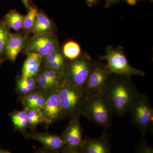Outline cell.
Listing matches in <instances>:
<instances>
[{
  "instance_id": "1",
  "label": "cell",
  "mask_w": 153,
  "mask_h": 153,
  "mask_svg": "<svg viewBox=\"0 0 153 153\" xmlns=\"http://www.w3.org/2000/svg\"><path fill=\"white\" fill-rule=\"evenodd\" d=\"M139 94L130 77L114 74L102 92L114 114L119 117L129 111L133 102Z\"/></svg>"
},
{
  "instance_id": "2",
  "label": "cell",
  "mask_w": 153,
  "mask_h": 153,
  "mask_svg": "<svg viewBox=\"0 0 153 153\" xmlns=\"http://www.w3.org/2000/svg\"><path fill=\"white\" fill-rule=\"evenodd\" d=\"M82 115L106 131L111 126L114 114L103 94L97 93L87 94Z\"/></svg>"
},
{
  "instance_id": "3",
  "label": "cell",
  "mask_w": 153,
  "mask_h": 153,
  "mask_svg": "<svg viewBox=\"0 0 153 153\" xmlns=\"http://www.w3.org/2000/svg\"><path fill=\"white\" fill-rule=\"evenodd\" d=\"M58 95L65 117L69 118L82 115L87 94L83 89L64 79L57 88Z\"/></svg>"
},
{
  "instance_id": "4",
  "label": "cell",
  "mask_w": 153,
  "mask_h": 153,
  "mask_svg": "<svg viewBox=\"0 0 153 153\" xmlns=\"http://www.w3.org/2000/svg\"><path fill=\"white\" fill-rule=\"evenodd\" d=\"M101 59L106 61L107 68L112 74L131 77L133 76H144L143 71L132 67L126 57L123 49L121 47H107L105 55Z\"/></svg>"
},
{
  "instance_id": "5",
  "label": "cell",
  "mask_w": 153,
  "mask_h": 153,
  "mask_svg": "<svg viewBox=\"0 0 153 153\" xmlns=\"http://www.w3.org/2000/svg\"><path fill=\"white\" fill-rule=\"evenodd\" d=\"M93 63L88 53H82L75 60L66 63L63 71L64 78L76 87L83 89Z\"/></svg>"
},
{
  "instance_id": "6",
  "label": "cell",
  "mask_w": 153,
  "mask_h": 153,
  "mask_svg": "<svg viewBox=\"0 0 153 153\" xmlns=\"http://www.w3.org/2000/svg\"><path fill=\"white\" fill-rule=\"evenodd\" d=\"M129 111L132 123L144 137L153 125V108L147 97L140 93L133 102Z\"/></svg>"
},
{
  "instance_id": "7",
  "label": "cell",
  "mask_w": 153,
  "mask_h": 153,
  "mask_svg": "<svg viewBox=\"0 0 153 153\" xmlns=\"http://www.w3.org/2000/svg\"><path fill=\"white\" fill-rule=\"evenodd\" d=\"M112 75L105 64L94 62L82 89L87 94H102Z\"/></svg>"
},
{
  "instance_id": "8",
  "label": "cell",
  "mask_w": 153,
  "mask_h": 153,
  "mask_svg": "<svg viewBox=\"0 0 153 153\" xmlns=\"http://www.w3.org/2000/svg\"><path fill=\"white\" fill-rule=\"evenodd\" d=\"M59 47L57 37L52 32L36 35L29 41L27 47L28 53H36L43 57Z\"/></svg>"
},
{
  "instance_id": "9",
  "label": "cell",
  "mask_w": 153,
  "mask_h": 153,
  "mask_svg": "<svg viewBox=\"0 0 153 153\" xmlns=\"http://www.w3.org/2000/svg\"><path fill=\"white\" fill-rule=\"evenodd\" d=\"M41 111L45 119V124L47 126L66 117L61 107L57 89L47 93L44 106Z\"/></svg>"
},
{
  "instance_id": "10",
  "label": "cell",
  "mask_w": 153,
  "mask_h": 153,
  "mask_svg": "<svg viewBox=\"0 0 153 153\" xmlns=\"http://www.w3.org/2000/svg\"><path fill=\"white\" fill-rule=\"evenodd\" d=\"M26 139H31L40 143L43 147L55 152H61L66 146L63 137L49 133H26L24 135Z\"/></svg>"
},
{
  "instance_id": "11",
  "label": "cell",
  "mask_w": 153,
  "mask_h": 153,
  "mask_svg": "<svg viewBox=\"0 0 153 153\" xmlns=\"http://www.w3.org/2000/svg\"><path fill=\"white\" fill-rule=\"evenodd\" d=\"M80 116L70 119V121L62 135L66 146L79 147L83 141V129L79 121Z\"/></svg>"
},
{
  "instance_id": "12",
  "label": "cell",
  "mask_w": 153,
  "mask_h": 153,
  "mask_svg": "<svg viewBox=\"0 0 153 153\" xmlns=\"http://www.w3.org/2000/svg\"><path fill=\"white\" fill-rule=\"evenodd\" d=\"M81 147L84 153H111L109 137L106 131L99 137H85Z\"/></svg>"
},
{
  "instance_id": "13",
  "label": "cell",
  "mask_w": 153,
  "mask_h": 153,
  "mask_svg": "<svg viewBox=\"0 0 153 153\" xmlns=\"http://www.w3.org/2000/svg\"><path fill=\"white\" fill-rule=\"evenodd\" d=\"M43 56L36 53H28L22 68L23 78L35 77L40 72Z\"/></svg>"
},
{
  "instance_id": "14",
  "label": "cell",
  "mask_w": 153,
  "mask_h": 153,
  "mask_svg": "<svg viewBox=\"0 0 153 153\" xmlns=\"http://www.w3.org/2000/svg\"><path fill=\"white\" fill-rule=\"evenodd\" d=\"M47 93L38 89L26 95L20 96V100L24 109L28 110L42 109Z\"/></svg>"
},
{
  "instance_id": "15",
  "label": "cell",
  "mask_w": 153,
  "mask_h": 153,
  "mask_svg": "<svg viewBox=\"0 0 153 153\" xmlns=\"http://www.w3.org/2000/svg\"><path fill=\"white\" fill-rule=\"evenodd\" d=\"M26 38L19 34H10L5 50L6 55L11 61H13L25 46Z\"/></svg>"
},
{
  "instance_id": "16",
  "label": "cell",
  "mask_w": 153,
  "mask_h": 153,
  "mask_svg": "<svg viewBox=\"0 0 153 153\" xmlns=\"http://www.w3.org/2000/svg\"><path fill=\"white\" fill-rule=\"evenodd\" d=\"M14 129L20 132L23 135L27 132V111L24 109L22 111L15 110L9 114Z\"/></svg>"
},
{
  "instance_id": "17",
  "label": "cell",
  "mask_w": 153,
  "mask_h": 153,
  "mask_svg": "<svg viewBox=\"0 0 153 153\" xmlns=\"http://www.w3.org/2000/svg\"><path fill=\"white\" fill-rule=\"evenodd\" d=\"M38 89L36 76L24 78L21 76L17 80L16 90L22 96Z\"/></svg>"
},
{
  "instance_id": "18",
  "label": "cell",
  "mask_w": 153,
  "mask_h": 153,
  "mask_svg": "<svg viewBox=\"0 0 153 153\" xmlns=\"http://www.w3.org/2000/svg\"><path fill=\"white\" fill-rule=\"evenodd\" d=\"M52 27V22L47 16L43 13H38L32 30L36 36L51 32Z\"/></svg>"
},
{
  "instance_id": "19",
  "label": "cell",
  "mask_w": 153,
  "mask_h": 153,
  "mask_svg": "<svg viewBox=\"0 0 153 153\" xmlns=\"http://www.w3.org/2000/svg\"><path fill=\"white\" fill-rule=\"evenodd\" d=\"M27 128L35 132L38 125L45 123V119L41 110L31 109L27 110Z\"/></svg>"
},
{
  "instance_id": "20",
  "label": "cell",
  "mask_w": 153,
  "mask_h": 153,
  "mask_svg": "<svg viewBox=\"0 0 153 153\" xmlns=\"http://www.w3.org/2000/svg\"><path fill=\"white\" fill-rule=\"evenodd\" d=\"M24 19L25 17L19 12L12 11L6 15L5 23L9 27L19 31L23 28Z\"/></svg>"
},
{
  "instance_id": "21",
  "label": "cell",
  "mask_w": 153,
  "mask_h": 153,
  "mask_svg": "<svg viewBox=\"0 0 153 153\" xmlns=\"http://www.w3.org/2000/svg\"><path fill=\"white\" fill-rule=\"evenodd\" d=\"M63 54L68 60H75L81 55V48L75 41H68L63 45Z\"/></svg>"
},
{
  "instance_id": "22",
  "label": "cell",
  "mask_w": 153,
  "mask_h": 153,
  "mask_svg": "<svg viewBox=\"0 0 153 153\" xmlns=\"http://www.w3.org/2000/svg\"><path fill=\"white\" fill-rule=\"evenodd\" d=\"M36 77L38 89L48 92L58 88L57 85L48 79L41 71H40Z\"/></svg>"
},
{
  "instance_id": "23",
  "label": "cell",
  "mask_w": 153,
  "mask_h": 153,
  "mask_svg": "<svg viewBox=\"0 0 153 153\" xmlns=\"http://www.w3.org/2000/svg\"><path fill=\"white\" fill-rule=\"evenodd\" d=\"M38 14V10L30 6L27 14L24 19L23 28L28 30L33 29Z\"/></svg>"
},
{
  "instance_id": "24",
  "label": "cell",
  "mask_w": 153,
  "mask_h": 153,
  "mask_svg": "<svg viewBox=\"0 0 153 153\" xmlns=\"http://www.w3.org/2000/svg\"><path fill=\"white\" fill-rule=\"evenodd\" d=\"M10 34L5 23L4 22H0V55L5 52Z\"/></svg>"
},
{
  "instance_id": "25",
  "label": "cell",
  "mask_w": 153,
  "mask_h": 153,
  "mask_svg": "<svg viewBox=\"0 0 153 153\" xmlns=\"http://www.w3.org/2000/svg\"><path fill=\"white\" fill-rule=\"evenodd\" d=\"M64 58L60 48L57 47L55 50L49 53L48 55L43 57V62L44 66H45L49 63L54 62L55 60Z\"/></svg>"
},
{
  "instance_id": "26",
  "label": "cell",
  "mask_w": 153,
  "mask_h": 153,
  "mask_svg": "<svg viewBox=\"0 0 153 153\" xmlns=\"http://www.w3.org/2000/svg\"><path fill=\"white\" fill-rule=\"evenodd\" d=\"M135 153H153V149L145 139H143L137 143Z\"/></svg>"
},
{
  "instance_id": "27",
  "label": "cell",
  "mask_w": 153,
  "mask_h": 153,
  "mask_svg": "<svg viewBox=\"0 0 153 153\" xmlns=\"http://www.w3.org/2000/svg\"><path fill=\"white\" fill-rule=\"evenodd\" d=\"M65 64H66V62L64 58H63V59L55 60L44 67L50 68L53 71L63 74V69H64Z\"/></svg>"
},
{
  "instance_id": "28",
  "label": "cell",
  "mask_w": 153,
  "mask_h": 153,
  "mask_svg": "<svg viewBox=\"0 0 153 153\" xmlns=\"http://www.w3.org/2000/svg\"><path fill=\"white\" fill-rule=\"evenodd\" d=\"M60 153H84L82 147L73 148L66 146Z\"/></svg>"
},
{
  "instance_id": "29",
  "label": "cell",
  "mask_w": 153,
  "mask_h": 153,
  "mask_svg": "<svg viewBox=\"0 0 153 153\" xmlns=\"http://www.w3.org/2000/svg\"><path fill=\"white\" fill-rule=\"evenodd\" d=\"M34 153H60V152L50 150L48 149H46V148L43 147L38 149Z\"/></svg>"
},
{
  "instance_id": "30",
  "label": "cell",
  "mask_w": 153,
  "mask_h": 153,
  "mask_svg": "<svg viewBox=\"0 0 153 153\" xmlns=\"http://www.w3.org/2000/svg\"><path fill=\"white\" fill-rule=\"evenodd\" d=\"M88 6L91 7L94 5L97 4L99 1L100 0H85Z\"/></svg>"
},
{
  "instance_id": "31",
  "label": "cell",
  "mask_w": 153,
  "mask_h": 153,
  "mask_svg": "<svg viewBox=\"0 0 153 153\" xmlns=\"http://www.w3.org/2000/svg\"><path fill=\"white\" fill-rule=\"evenodd\" d=\"M119 0H105V7H108L111 5L113 4L114 3L117 2Z\"/></svg>"
},
{
  "instance_id": "32",
  "label": "cell",
  "mask_w": 153,
  "mask_h": 153,
  "mask_svg": "<svg viewBox=\"0 0 153 153\" xmlns=\"http://www.w3.org/2000/svg\"><path fill=\"white\" fill-rule=\"evenodd\" d=\"M21 1H22V2H23V4L25 5L26 8L27 9V10H29L30 7V4H29V1H28V0H21Z\"/></svg>"
},
{
  "instance_id": "33",
  "label": "cell",
  "mask_w": 153,
  "mask_h": 153,
  "mask_svg": "<svg viewBox=\"0 0 153 153\" xmlns=\"http://www.w3.org/2000/svg\"><path fill=\"white\" fill-rule=\"evenodd\" d=\"M126 2L130 5H135L137 4V0H125Z\"/></svg>"
},
{
  "instance_id": "34",
  "label": "cell",
  "mask_w": 153,
  "mask_h": 153,
  "mask_svg": "<svg viewBox=\"0 0 153 153\" xmlns=\"http://www.w3.org/2000/svg\"><path fill=\"white\" fill-rule=\"evenodd\" d=\"M0 153H12L10 151L6 150L4 149H2L0 147Z\"/></svg>"
},
{
  "instance_id": "35",
  "label": "cell",
  "mask_w": 153,
  "mask_h": 153,
  "mask_svg": "<svg viewBox=\"0 0 153 153\" xmlns=\"http://www.w3.org/2000/svg\"><path fill=\"white\" fill-rule=\"evenodd\" d=\"M1 60H0V65H1Z\"/></svg>"
},
{
  "instance_id": "36",
  "label": "cell",
  "mask_w": 153,
  "mask_h": 153,
  "mask_svg": "<svg viewBox=\"0 0 153 153\" xmlns=\"http://www.w3.org/2000/svg\"><path fill=\"white\" fill-rule=\"evenodd\" d=\"M149 1H152V0H149Z\"/></svg>"
},
{
  "instance_id": "37",
  "label": "cell",
  "mask_w": 153,
  "mask_h": 153,
  "mask_svg": "<svg viewBox=\"0 0 153 153\" xmlns=\"http://www.w3.org/2000/svg\"><path fill=\"white\" fill-rule=\"evenodd\" d=\"M137 1H138V0H137Z\"/></svg>"
}]
</instances>
